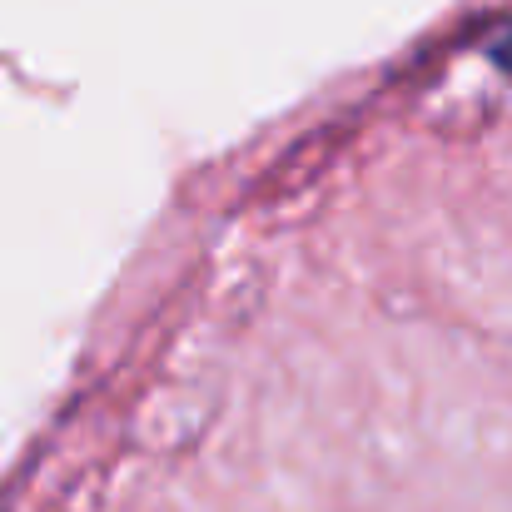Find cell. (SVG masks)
I'll return each instance as SVG.
<instances>
[{
	"label": "cell",
	"instance_id": "1",
	"mask_svg": "<svg viewBox=\"0 0 512 512\" xmlns=\"http://www.w3.org/2000/svg\"><path fill=\"white\" fill-rule=\"evenodd\" d=\"M498 60H503V70H508V75H512V35H508V40H503V45H498Z\"/></svg>",
	"mask_w": 512,
	"mask_h": 512
}]
</instances>
